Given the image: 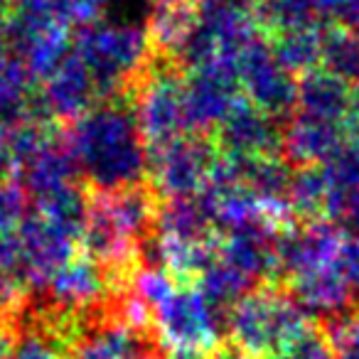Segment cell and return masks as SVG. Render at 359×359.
Segmentation results:
<instances>
[{
    "label": "cell",
    "mask_w": 359,
    "mask_h": 359,
    "mask_svg": "<svg viewBox=\"0 0 359 359\" xmlns=\"http://www.w3.org/2000/svg\"><path fill=\"white\" fill-rule=\"evenodd\" d=\"M65 145L76 172L94 192H118L148 177V143L130 94L104 99L69 121Z\"/></svg>",
    "instance_id": "cell-1"
},
{
    "label": "cell",
    "mask_w": 359,
    "mask_h": 359,
    "mask_svg": "<svg viewBox=\"0 0 359 359\" xmlns=\"http://www.w3.org/2000/svg\"><path fill=\"white\" fill-rule=\"evenodd\" d=\"M72 50L89 69L101 101L128 94L153 60L148 32L133 22H79Z\"/></svg>",
    "instance_id": "cell-2"
},
{
    "label": "cell",
    "mask_w": 359,
    "mask_h": 359,
    "mask_svg": "<svg viewBox=\"0 0 359 359\" xmlns=\"http://www.w3.org/2000/svg\"><path fill=\"white\" fill-rule=\"evenodd\" d=\"M308 323L288 290L261 283L229 308L226 332L246 359H278Z\"/></svg>",
    "instance_id": "cell-3"
},
{
    "label": "cell",
    "mask_w": 359,
    "mask_h": 359,
    "mask_svg": "<svg viewBox=\"0 0 359 359\" xmlns=\"http://www.w3.org/2000/svg\"><path fill=\"white\" fill-rule=\"evenodd\" d=\"M133 111L148 148H158L180 135L195 133L187 111L185 74L175 62L153 55L133 89Z\"/></svg>",
    "instance_id": "cell-4"
},
{
    "label": "cell",
    "mask_w": 359,
    "mask_h": 359,
    "mask_svg": "<svg viewBox=\"0 0 359 359\" xmlns=\"http://www.w3.org/2000/svg\"><path fill=\"white\" fill-rule=\"evenodd\" d=\"M217 153L207 133H187L158 148H148V182L165 200H190L210 187Z\"/></svg>",
    "instance_id": "cell-5"
},
{
    "label": "cell",
    "mask_w": 359,
    "mask_h": 359,
    "mask_svg": "<svg viewBox=\"0 0 359 359\" xmlns=\"http://www.w3.org/2000/svg\"><path fill=\"white\" fill-rule=\"evenodd\" d=\"M217 305L197 285H175L155 305V320L175 352H197L212 357L222 347Z\"/></svg>",
    "instance_id": "cell-6"
},
{
    "label": "cell",
    "mask_w": 359,
    "mask_h": 359,
    "mask_svg": "<svg viewBox=\"0 0 359 359\" xmlns=\"http://www.w3.org/2000/svg\"><path fill=\"white\" fill-rule=\"evenodd\" d=\"M241 96L276 121L290 118L298 101V76L273 55L264 37H256L234 60Z\"/></svg>",
    "instance_id": "cell-7"
},
{
    "label": "cell",
    "mask_w": 359,
    "mask_h": 359,
    "mask_svg": "<svg viewBox=\"0 0 359 359\" xmlns=\"http://www.w3.org/2000/svg\"><path fill=\"white\" fill-rule=\"evenodd\" d=\"M217 153L226 160H264L283 155V126L266 116L241 96L231 111L215 126Z\"/></svg>",
    "instance_id": "cell-8"
},
{
    "label": "cell",
    "mask_w": 359,
    "mask_h": 359,
    "mask_svg": "<svg viewBox=\"0 0 359 359\" xmlns=\"http://www.w3.org/2000/svg\"><path fill=\"white\" fill-rule=\"evenodd\" d=\"M187 111L195 133H207L231 111L241 99L239 74L234 62H210L185 74Z\"/></svg>",
    "instance_id": "cell-9"
},
{
    "label": "cell",
    "mask_w": 359,
    "mask_h": 359,
    "mask_svg": "<svg viewBox=\"0 0 359 359\" xmlns=\"http://www.w3.org/2000/svg\"><path fill=\"white\" fill-rule=\"evenodd\" d=\"M155 339L150 327L130 323L126 315L96 318L84 325L67 359H148L153 357Z\"/></svg>",
    "instance_id": "cell-10"
},
{
    "label": "cell",
    "mask_w": 359,
    "mask_h": 359,
    "mask_svg": "<svg viewBox=\"0 0 359 359\" xmlns=\"http://www.w3.org/2000/svg\"><path fill=\"white\" fill-rule=\"evenodd\" d=\"M347 126L295 111L283 126V158L293 168H320L347 145Z\"/></svg>",
    "instance_id": "cell-11"
},
{
    "label": "cell",
    "mask_w": 359,
    "mask_h": 359,
    "mask_svg": "<svg viewBox=\"0 0 359 359\" xmlns=\"http://www.w3.org/2000/svg\"><path fill=\"white\" fill-rule=\"evenodd\" d=\"M42 81H45V91H42L45 106L52 116H60V118L74 121L101 101L89 69L74 50H69V55Z\"/></svg>",
    "instance_id": "cell-12"
},
{
    "label": "cell",
    "mask_w": 359,
    "mask_h": 359,
    "mask_svg": "<svg viewBox=\"0 0 359 359\" xmlns=\"http://www.w3.org/2000/svg\"><path fill=\"white\" fill-rule=\"evenodd\" d=\"M109 288V278H106L104 269L96 264L91 256L76 254L55 278L47 285V293L57 303V308L65 313H76L94 308L101 303V295Z\"/></svg>",
    "instance_id": "cell-13"
},
{
    "label": "cell",
    "mask_w": 359,
    "mask_h": 359,
    "mask_svg": "<svg viewBox=\"0 0 359 359\" xmlns=\"http://www.w3.org/2000/svg\"><path fill=\"white\" fill-rule=\"evenodd\" d=\"M295 111L315 116V118L347 123L352 114V84L325 67H315L298 76Z\"/></svg>",
    "instance_id": "cell-14"
},
{
    "label": "cell",
    "mask_w": 359,
    "mask_h": 359,
    "mask_svg": "<svg viewBox=\"0 0 359 359\" xmlns=\"http://www.w3.org/2000/svg\"><path fill=\"white\" fill-rule=\"evenodd\" d=\"M327 190V217H344L359 200V140H347L342 150L320 165Z\"/></svg>",
    "instance_id": "cell-15"
},
{
    "label": "cell",
    "mask_w": 359,
    "mask_h": 359,
    "mask_svg": "<svg viewBox=\"0 0 359 359\" xmlns=\"http://www.w3.org/2000/svg\"><path fill=\"white\" fill-rule=\"evenodd\" d=\"M323 67L344 81H359V35L339 25L325 27L323 35Z\"/></svg>",
    "instance_id": "cell-16"
},
{
    "label": "cell",
    "mask_w": 359,
    "mask_h": 359,
    "mask_svg": "<svg viewBox=\"0 0 359 359\" xmlns=\"http://www.w3.org/2000/svg\"><path fill=\"white\" fill-rule=\"evenodd\" d=\"M72 342L55 323L35 325L13 342L8 359H67Z\"/></svg>",
    "instance_id": "cell-17"
},
{
    "label": "cell",
    "mask_w": 359,
    "mask_h": 359,
    "mask_svg": "<svg viewBox=\"0 0 359 359\" xmlns=\"http://www.w3.org/2000/svg\"><path fill=\"white\" fill-rule=\"evenodd\" d=\"M30 72L18 60H0V116L22 109L30 99Z\"/></svg>",
    "instance_id": "cell-18"
},
{
    "label": "cell",
    "mask_w": 359,
    "mask_h": 359,
    "mask_svg": "<svg viewBox=\"0 0 359 359\" xmlns=\"http://www.w3.org/2000/svg\"><path fill=\"white\" fill-rule=\"evenodd\" d=\"M278 359H334L332 337L327 334L325 325L310 320Z\"/></svg>",
    "instance_id": "cell-19"
},
{
    "label": "cell",
    "mask_w": 359,
    "mask_h": 359,
    "mask_svg": "<svg viewBox=\"0 0 359 359\" xmlns=\"http://www.w3.org/2000/svg\"><path fill=\"white\" fill-rule=\"evenodd\" d=\"M27 212V192L25 187L8 182L0 185V231H15L25 222Z\"/></svg>",
    "instance_id": "cell-20"
},
{
    "label": "cell",
    "mask_w": 359,
    "mask_h": 359,
    "mask_svg": "<svg viewBox=\"0 0 359 359\" xmlns=\"http://www.w3.org/2000/svg\"><path fill=\"white\" fill-rule=\"evenodd\" d=\"M330 337H332L334 359H359V308L334 320Z\"/></svg>",
    "instance_id": "cell-21"
},
{
    "label": "cell",
    "mask_w": 359,
    "mask_h": 359,
    "mask_svg": "<svg viewBox=\"0 0 359 359\" xmlns=\"http://www.w3.org/2000/svg\"><path fill=\"white\" fill-rule=\"evenodd\" d=\"M342 264H344V273H347L349 283L354 288V295H359V239H349L347 236Z\"/></svg>",
    "instance_id": "cell-22"
},
{
    "label": "cell",
    "mask_w": 359,
    "mask_h": 359,
    "mask_svg": "<svg viewBox=\"0 0 359 359\" xmlns=\"http://www.w3.org/2000/svg\"><path fill=\"white\" fill-rule=\"evenodd\" d=\"M344 224H347L344 234H347L349 239H359V200L347 210V215H344Z\"/></svg>",
    "instance_id": "cell-23"
},
{
    "label": "cell",
    "mask_w": 359,
    "mask_h": 359,
    "mask_svg": "<svg viewBox=\"0 0 359 359\" xmlns=\"http://www.w3.org/2000/svg\"><path fill=\"white\" fill-rule=\"evenodd\" d=\"M13 334H11V327H8L6 320H0V359H8V354H11L13 349Z\"/></svg>",
    "instance_id": "cell-24"
},
{
    "label": "cell",
    "mask_w": 359,
    "mask_h": 359,
    "mask_svg": "<svg viewBox=\"0 0 359 359\" xmlns=\"http://www.w3.org/2000/svg\"><path fill=\"white\" fill-rule=\"evenodd\" d=\"M8 27H11V22H3V18H0V60H6V40H8Z\"/></svg>",
    "instance_id": "cell-25"
}]
</instances>
